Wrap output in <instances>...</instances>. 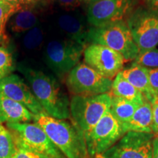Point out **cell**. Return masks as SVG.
Wrapping results in <instances>:
<instances>
[{
  "label": "cell",
  "mask_w": 158,
  "mask_h": 158,
  "mask_svg": "<svg viewBox=\"0 0 158 158\" xmlns=\"http://www.w3.org/2000/svg\"><path fill=\"white\" fill-rule=\"evenodd\" d=\"M18 70L27 79L31 92L47 115L57 119L70 118V100L54 77L23 64L19 65Z\"/></svg>",
  "instance_id": "obj_1"
},
{
  "label": "cell",
  "mask_w": 158,
  "mask_h": 158,
  "mask_svg": "<svg viewBox=\"0 0 158 158\" xmlns=\"http://www.w3.org/2000/svg\"><path fill=\"white\" fill-rule=\"evenodd\" d=\"M35 123L66 158H89L84 135L72 121L57 119L41 113L35 115Z\"/></svg>",
  "instance_id": "obj_2"
},
{
  "label": "cell",
  "mask_w": 158,
  "mask_h": 158,
  "mask_svg": "<svg viewBox=\"0 0 158 158\" xmlns=\"http://www.w3.org/2000/svg\"><path fill=\"white\" fill-rule=\"evenodd\" d=\"M87 43L108 47L121 54L126 62L134 61L139 54V49L126 21L100 27H90L87 35Z\"/></svg>",
  "instance_id": "obj_3"
},
{
  "label": "cell",
  "mask_w": 158,
  "mask_h": 158,
  "mask_svg": "<svg viewBox=\"0 0 158 158\" xmlns=\"http://www.w3.org/2000/svg\"><path fill=\"white\" fill-rule=\"evenodd\" d=\"M110 101V93L97 95H73L70 103L71 121L84 135L109 110Z\"/></svg>",
  "instance_id": "obj_4"
},
{
  "label": "cell",
  "mask_w": 158,
  "mask_h": 158,
  "mask_svg": "<svg viewBox=\"0 0 158 158\" xmlns=\"http://www.w3.org/2000/svg\"><path fill=\"white\" fill-rule=\"evenodd\" d=\"M17 149H23L43 154L51 158H64L45 131L36 123H6Z\"/></svg>",
  "instance_id": "obj_5"
},
{
  "label": "cell",
  "mask_w": 158,
  "mask_h": 158,
  "mask_svg": "<svg viewBox=\"0 0 158 158\" xmlns=\"http://www.w3.org/2000/svg\"><path fill=\"white\" fill-rule=\"evenodd\" d=\"M86 45L66 40H53L45 48V63L57 76L62 78L80 62Z\"/></svg>",
  "instance_id": "obj_6"
},
{
  "label": "cell",
  "mask_w": 158,
  "mask_h": 158,
  "mask_svg": "<svg viewBox=\"0 0 158 158\" xmlns=\"http://www.w3.org/2000/svg\"><path fill=\"white\" fill-rule=\"evenodd\" d=\"M126 23L140 52L158 45V13L146 7H138L130 13Z\"/></svg>",
  "instance_id": "obj_7"
},
{
  "label": "cell",
  "mask_w": 158,
  "mask_h": 158,
  "mask_svg": "<svg viewBox=\"0 0 158 158\" xmlns=\"http://www.w3.org/2000/svg\"><path fill=\"white\" fill-rule=\"evenodd\" d=\"M124 134L122 124L108 110L88 133L84 134L89 157L94 158L96 155H102Z\"/></svg>",
  "instance_id": "obj_8"
},
{
  "label": "cell",
  "mask_w": 158,
  "mask_h": 158,
  "mask_svg": "<svg viewBox=\"0 0 158 158\" xmlns=\"http://www.w3.org/2000/svg\"><path fill=\"white\" fill-rule=\"evenodd\" d=\"M112 81L85 63H79L68 74L65 83L73 95H97L110 93Z\"/></svg>",
  "instance_id": "obj_9"
},
{
  "label": "cell",
  "mask_w": 158,
  "mask_h": 158,
  "mask_svg": "<svg viewBox=\"0 0 158 158\" xmlns=\"http://www.w3.org/2000/svg\"><path fill=\"white\" fill-rule=\"evenodd\" d=\"M155 137L150 133L127 132L102 155L105 158H152Z\"/></svg>",
  "instance_id": "obj_10"
},
{
  "label": "cell",
  "mask_w": 158,
  "mask_h": 158,
  "mask_svg": "<svg viewBox=\"0 0 158 158\" xmlns=\"http://www.w3.org/2000/svg\"><path fill=\"white\" fill-rule=\"evenodd\" d=\"M133 0H98L88 6L86 19L91 27L126 21L133 10Z\"/></svg>",
  "instance_id": "obj_11"
},
{
  "label": "cell",
  "mask_w": 158,
  "mask_h": 158,
  "mask_svg": "<svg viewBox=\"0 0 158 158\" xmlns=\"http://www.w3.org/2000/svg\"><path fill=\"white\" fill-rule=\"evenodd\" d=\"M85 64L105 78L114 80L123 70L124 57L116 51L98 44L86 45L84 51Z\"/></svg>",
  "instance_id": "obj_12"
},
{
  "label": "cell",
  "mask_w": 158,
  "mask_h": 158,
  "mask_svg": "<svg viewBox=\"0 0 158 158\" xmlns=\"http://www.w3.org/2000/svg\"><path fill=\"white\" fill-rule=\"evenodd\" d=\"M0 94L23 105L34 115L45 113L30 87L17 75H10L0 79Z\"/></svg>",
  "instance_id": "obj_13"
},
{
  "label": "cell",
  "mask_w": 158,
  "mask_h": 158,
  "mask_svg": "<svg viewBox=\"0 0 158 158\" xmlns=\"http://www.w3.org/2000/svg\"><path fill=\"white\" fill-rule=\"evenodd\" d=\"M59 29L68 39L86 45L89 29L81 18L72 13H63L57 18Z\"/></svg>",
  "instance_id": "obj_14"
},
{
  "label": "cell",
  "mask_w": 158,
  "mask_h": 158,
  "mask_svg": "<svg viewBox=\"0 0 158 158\" xmlns=\"http://www.w3.org/2000/svg\"><path fill=\"white\" fill-rule=\"evenodd\" d=\"M121 73L127 81L143 94L149 102H151L157 97L150 84L147 68L133 62L127 68L123 69Z\"/></svg>",
  "instance_id": "obj_15"
},
{
  "label": "cell",
  "mask_w": 158,
  "mask_h": 158,
  "mask_svg": "<svg viewBox=\"0 0 158 158\" xmlns=\"http://www.w3.org/2000/svg\"><path fill=\"white\" fill-rule=\"evenodd\" d=\"M35 115L19 102L0 94V123L34 121Z\"/></svg>",
  "instance_id": "obj_16"
},
{
  "label": "cell",
  "mask_w": 158,
  "mask_h": 158,
  "mask_svg": "<svg viewBox=\"0 0 158 158\" xmlns=\"http://www.w3.org/2000/svg\"><path fill=\"white\" fill-rule=\"evenodd\" d=\"M124 133L129 131L152 133V109L151 102L146 100L140 105L133 117L122 124Z\"/></svg>",
  "instance_id": "obj_17"
},
{
  "label": "cell",
  "mask_w": 158,
  "mask_h": 158,
  "mask_svg": "<svg viewBox=\"0 0 158 158\" xmlns=\"http://www.w3.org/2000/svg\"><path fill=\"white\" fill-rule=\"evenodd\" d=\"M12 17L10 29L16 35L27 32L39 23L38 15L31 6H23Z\"/></svg>",
  "instance_id": "obj_18"
},
{
  "label": "cell",
  "mask_w": 158,
  "mask_h": 158,
  "mask_svg": "<svg viewBox=\"0 0 158 158\" xmlns=\"http://www.w3.org/2000/svg\"><path fill=\"white\" fill-rule=\"evenodd\" d=\"M110 94L113 96L124 98L140 105L147 100L140 91H138L135 86H133L124 78L121 72L116 75L112 81Z\"/></svg>",
  "instance_id": "obj_19"
},
{
  "label": "cell",
  "mask_w": 158,
  "mask_h": 158,
  "mask_svg": "<svg viewBox=\"0 0 158 158\" xmlns=\"http://www.w3.org/2000/svg\"><path fill=\"white\" fill-rule=\"evenodd\" d=\"M111 95V94H110ZM140 104L125 99L111 95L110 112L122 124L127 123L133 117Z\"/></svg>",
  "instance_id": "obj_20"
},
{
  "label": "cell",
  "mask_w": 158,
  "mask_h": 158,
  "mask_svg": "<svg viewBox=\"0 0 158 158\" xmlns=\"http://www.w3.org/2000/svg\"><path fill=\"white\" fill-rule=\"evenodd\" d=\"M23 7L12 5L5 0H0V44L5 45L8 41L5 27L9 19Z\"/></svg>",
  "instance_id": "obj_21"
},
{
  "label": "cell",
  "mask_w": 158,
  "mask_h": 158,
  "mask_svg": "<svg viewBox=\"0 0 158 158\" xmlns=\"http://www.w3.org/2000/svg\"><path fill=\"white\" fill-rule=\"evenodd\" d=\"M16 149L10 132L0 123V158H11Z\"/></svg>",
  "instance_id": "obj_22"
},
{
  "label": "cell",
  "mask_w": 158,
  "mask_h": 158,
  "mask_svg": "<svg viewBox=\"0 0 158 158\" xmlns=\"http://www.w3.org/2000/svg\"><path fill=\"white\" fill-rule=\"evenodd\" d=\"M15 70L12 53L5 45L0 44V79L11 75Z\"/></svg>",
  "instance_id": "obj_23"
},
{
  "label": "cell",
  "mask_w": 158,
  "mask_h": 158,
  "mask_svg": "<svg viewBox=\"0 0 158 158\" xmlns=\"http://www.w3.org/2000/svg\"><path fill=\"white\" fill-rule=\"evenodd\" d=\"M43 41V31L39 26L27 31L23 37L22 45L28 51L35 50L40 46Z\"/></svg>",
  "instance_id": "obj_24"
},
{
  "label": "cell",
  "mask_w": 158,
  "mask_h": 158,
  "mask_svg": "<svg viewBox=\"0 0 158 158\" xmlns=\"http://www.w3.org/2000/svg\"><path fill=\"white\" fill-rule=\"evenodd\" d=\"M134 62L147 69H157L158 49L155 48L144 52H140Z\"/></svg>",
  "instance_id": "obj_25"
},
{
  "label": "cell",
  "mask_w": 158,
  "mask_h": 158,
  "mask_svg": "<svg viewBox=\"0 0 158 158\" xmlns=\"http://www.w3.org/2000/svg\"><path fill=\"white\" fill-rule=\"evenodd\" d=\"M11 158H51L43 154L23 149H17Z\"/></svg>",
  "instance_id": "obj_26"
},
{
  "label": "cell",
  "mask_w": 158,
  "mask_h": 158,
  "mask_svg": "<svg viewBox=\"0 0 158 158\" xmlns=\"http://www.w3.org/2000/svg\"><path fill=\"white\" fill-rule=\"evenodd\" d=\"M152 109V133L158 135V97H155L151 102Z\"/></svg>",
  "instance_id": "obj_27"
},
{
  "label": "cell",
  "mask_w": 158,
  "mask_h": 158,
  "mask_svg": "<svg viewBox=\"0 0 158 158\" xmlns=\"http://www.w3.org/2000/svg\"><path fill=\"white\" fill-rule=\"evenodd\" d=\"M149 82L156 95L158 97V68L147 69Z\"/></svg>",
  "instance_id": "obj_28"
},
{
  "label": "cell",
  "mask_w": 158,
  "mask_h": 158,
  "mask_svg": "<svg viewBox=\"0 0 158 158\" xmlns=\"http://www.w3.org/2000/svg\"><path fill=\"white\" fill-rule=\"evenodd\" d=\"M56 1L59 5L68 9L76 8L81 4L80 0H56Z\"/></svg>",
  "instance_id": "obj_29"
},
{
  "label": "cell",
  "mask_w": 158,
  "mask_h": 158,
  "mask_svg": "<svg viewBox=\"0 0 158 158\" xmlns=\"http://www.w3.org/2000/svg\"><path fill=\"white\" fill-rule=\"evenodd\" d=\"M145 7L158 13V0H143Z\"/></svg>",
  "instance_id": "obj_30"
},
{
  "label": "cell",
  "mask_w": 158,
  "mask_h": 158,
  "mask_svg": "<svg viewBox=\"0 0 158 158\" xmlns=\"http://www.w3.org/2000/svg\"><path fill=\"white\" fill-rule=\"evenodd\" d=\"M152 158H158V137L155 136L153 140Z\"/></svg>",
  "instance_id": "obj_31"
},
{
  "label": "cell",
  "mask_w": 158,
  "mask_h": 158,
  "mask_svg": "<svg viewBox=\"0 0 158 158\" xmlns=\"http://www.w3.org/2000/svg\"><path fill=\"white\" fill-rule=\"evenodd\" d=\"M5 1L7 2L12 4V5L21 6V7H23L25 6L24 0H5Z\"/></svg>",
  "instance_id": "obj_32"
},
{
  "label": "cell",
  "mask_w": 158,
  "mask_h": 158,
  "mask_svg": "<svg viewBox=\"0 0 158 158\" xmlns=\"http://www.w3.org/2000/svg\"><path fill=\"white\" fill-rule=\"evenodd\" d=\"M40 1V0H24V4L25 6H32Z\"/></svg>",
  "instance_id": "obj_33"
},
{
  "label": "cell",
  "mask_w": 158,
  "mask_h": 158,
  "mask_svg": "<svg viewBox=\"0 0 158 158\" xmlns=\"http://www.w3.org/2000/svg\"><path fill=\"white\" fill-rule=\"evenodd\" d=\"M81 2V3H84V4H86V5H89L95 2L98 1V0H80Z\"/></svg>",
  "instance_id": "obj_34"
},
{
  "label": "cell",
  "mask_w": 158,
  "mask_h": 158,
  "mask_svg": "<svg viewBox=\"0 0 158 158\" xmlns=\"http://www.w3.org/2000/svg\"><path fill=\"white\" fill-rule=\"evenodd\" d=\"M94 158H105V157H102V155H96Z\"/></svg>",
  "instance_id": "obj_35"
},
{
  "label": "cell",
  "mask_w": 158,
  "mask_h": 158,
  "mask_svg": "<svg viewBox=\"0 0 158 158\" xmlns=\"http://www.w3.org/2000/svg\"><path fill=\"white\" fill-rule=\"evenodd\" d=\"M157 137H158V135H157Z\"/></svg>",
  "instance_id": "obj_36"
}]
</instances>
